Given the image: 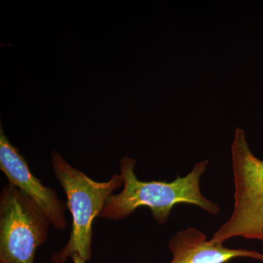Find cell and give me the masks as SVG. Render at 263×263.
<instances>
[{
	"label": "cell",
	"instance_id": "obj_1",
	"mask_svg": "<svg viewBox=\"0 0 263 263\" xmlns=\"http://www.w3.org/2000/svg\"><path fill=\"white\" fill-rule=\"evenodd\" d=\"M209 162H197L186 176H178L171 182L141 181L135 174L136 160L125 156L120 161L124 188L120 193L109 197L99 216L119 220L130 215L138 208L146 206L150 209L155 220L163 224L175 205L181 203L197 205L212 215H216L219 212V205L205 198L200 189V177L206 171Z\"/></svg>",
	"mask_w": 263,
	"mask_h": 263
},
{
	"label": "cell",
	"instance_id": "obj_2",
	"mask_svg": "<svg viewBox=\"0 0 263 263\" xmlns=\"http://www.w3.org/2000/svg\"><path fill=\"white\" fill-rule=\"evenodd\" d=\"M52 164L67 196V205L72 217L70 239L52 256V262L65 263L75 254L88 262L91 258L93 221L100 216L109 197L124 186L122 176L114 175L104 182L94 181L71 166L56 150L52 153Z\"/></svg>",
	"mask_w": 263,
	"mask_h": 263
},
{
	"label": "cell",
	"instance_id": "obj_3",
	"mask_svg": "<svg viewBox=\"0 0 263 263\" xmlns=\"http://www.w3.org/2000/svg\"><path fill=\"white\" fill-rule=\"evenodd\" d=\"M231 154L234 211L210 240L223 245L237 236L263 240V160L251 152L245 131L241 128L235 129Z\"/></svg>",
	"mask_w": 263,
	"mask_h": 263
},
{
	"label": "cell",
	"instance_id": "obj_4",
	"mask_svg": "<svg viewBox=\"0 0 263 263\" xmlns=\"http://www.w3.org/2000/svg\"><path fill=\"white\" fill-rule=\"evenodd\" d=\"M49 219L37 204L13 185L0 194V263H34L48 236Z\"/></svg>",
	"mask_w": 263,
	"mask_h": 263
},
{
	"label": "cell",
	"instance_id": "obj_5",
	"mask_svg": "<svg viewBox=\"0 0 263 263\" xmlns=\"http://www.w3.org/2000/svg\"><path fill=\"white\" fill-rule=\"evenodd\" d=\"M0 169L10 184L18 188L35 202L57 230H64L67 226L65 205L59 199L56 190L44 186L29 170L27 161L5 136L0 127Z\"/></svg>",
	"mask_w": 263,
	"mask_h": 263
},
{
	"label": "cell",
	"instance_id": "obj_6",
	"mask_svg": "<svg viewBox=\"0 0 263 263\" xmlns=\"http://www.w3.org/2000/svg\"><path fill=\"white\" fill-rule=\"evenodd\" d=\"M173 254L170 263H227L237 257H249L263 261V254L243 249H229L208 240L195 228L178 232L169 240Z\"/></svg>",
	"mask_w": 263,
	"mask_h": 263
},
{
	"label": "cell",
	"instance_id": "obj_7",
	"mask_svg": "<svg viewBox=\"0 0 263 263\" xmlns=\"http://www.w3.org/2000/svg\"><path fill=\"white\" fill-rule=\"evenodd\" d=\"M72 260H73L74 263H86V261L84 259L81 258L80 256L78 255L77 254H73V255L71 257Z\"/></svg>",
	"mask_w": 263,
	"mask_h": 263
}]
</instances>
